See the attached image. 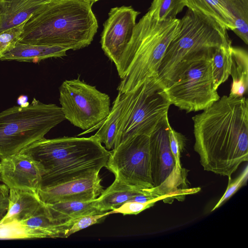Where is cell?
I'll use <instances>...</instances> for the list:
<instances>
[{
  "mask_svg": "<svg viewBox=\"0 0 248 248\" xmlns=\"http://www.w3.org/2000/svg\"><path fill=\"white\" fill-rule=\"evenodd\" d=\"M194 149L205 170L229 179L248 160V101L223 95L192 117Z\"/></svg>",
  "mask_w": 248,
  "mask_h": 248,
  "instance_id": "6da1fadb",
  "label": "cell"
},
{
  "mask_svg": "<svg viewBox=\"0 0 248 248\" xmlns=\"http://www.w3.org/2000/svg\"><path fill=\"white\" fill-rule=\"evenodd\" d=\"M87 0H50L26 21L18 42L77 50L92 42L98 27Z\"/></svg>",
  "mask_w": 248,
  "mask_h": 248,
  "instance_id": "7a4b0ae2",
  "label": "cell"
},
{
  "mask_svg": "<svg viewBox=\"0 0 248 248\" xmlns=\"http://www.w3.org/2000/svg\"><path fill=\"white\" fill-rule=\"evenodd\" d=\"M21 152L30 156L41 173L40 188L99 173L106 167L109 151L93 135L88 138H43Z\"/></svg>",
  "mask_w": 248,
  "mask_h": 248,
  "instance_id": "3957f363",
  "label": "cell"
},
{
  "mask_svg": "<svg viewBox=\"0 0 248 248\" xmlns=\"http://www.w3.org/2000/svg\"><path fill=\"white\" fill-rule=\"evenodd\" d=\"M180 20L159 21L146 13L136 23L117 70L118 92H131L146 79L157 77L162 60L180 29Z\"/></svg>",
  "mask_w": 248,
  "mask_h": 248,
  "instance_id": "277c9868",
  "label": "cell"
},
{
  "mask_svg": "<svg viewBox=\"0 0 248 248\" xmlns=\"http://www.w3.org/2000/svg\"><path fill=\"white\" fill-rule=\"evenodd\" d=\"M180 29L162 60L157 78L165 87L176 67L196 56L213 55L228 37L227 30L212 17L187 8Z\"/></svg>",
  "mask_w": 248,
  "mask_h": 248,
  "instance_id": "5b68a950",
  "label": "cell"
},
{
  "mask_svg": "<svg viewBox=\"0 0 248 248\" xmlns=\"http://www.w3.org/2000/svg\"><path fill=\"white\" fill-rule=\"evenodd\" d=\"M66 120L61 107L34 98L26 107L0 112V158L20 152Z\"/></svg>",
  "mask_w": 248,
  "mask_h": 248,
  "instance_id": "8992f818",
  "label": "cell"
},
{
  "mask_svg": "<svg viewBox=\"0 0 248 248\" xmlns=\"http://www.w3.org/2000/svg\"><path fill=\"white\" fill-rule=\"evenodd\" d=\"M122 94L123 106L114 148L134 136L151 135L168 119L171 105L157 77Z\"/></svg>",
  "mask_w": 248,
  "mask_h": 248,
  "instance_id": "52a82bcc",
  "label": "cell"
},
{
  "mask_svg": "<svg viewBox=\"0 0 248 248\" xmlns=\"http://www.w3.org/2000/svg\"><path fill=\"white\" fill-rule=\"evenodd\" d=\"M212 56L193 57L176 67L164 88L170 105L189 113L203 110L220 98L214 84Z\"/></svg>",
  "mask_w": 248,
  "mask_h": 248,
  "instance_id": "ba28073f",
  "label": "cell"
},
{
  "mask_svg": "<svg viewBox=\"0 0 248 248\" xmlns=\"http://www.w3.org/2000/svg\"><path fill=\"white\" fill-rule=\"evenodd\" d=\"M60 102L65 119L85 132L97 129L110 112V98L78 78L65 80L59 88Z\"/></svg>",
  "mask_w": 248,
  "mask_h": 248,
  "instance_id": "9c48e42d",
  "label": "cell"
},
{
  "mask_svg": "<svg viewBox=\"0 0 248 248\" xmlns=\"http://www.w3.org/2000/svg\"><path fill=\"white\" fill-rule=\"evenodd\" d=\"M106 167L120 182L143 189L154 187L150 135H137L121 142L109 151Z\"/></svg>",
  "mask_w": 248,
  "mask_h": 248,
  "instance_id": "30bf717a",
  "label": "cell"
},
{
  "mask_svg": "<svg viewBox=\"0 0 248 248\" xmlns=\"http://www.w3.org/2000/svg\"><path fill=\"white\" fill-rule=\"evenodd\" d=\"M169 120L150 135L151 176L154 190L159 196L174 193L191 194L193 189L186 188L187 172L176 168L169 142Z\"/></svg>",
  "mask_w": 248,
  "mask_h": 248,
  "instance_id": "8fae6325",
  "label": "cell"
},
{
  "mask_svg": "<svg viewBox=\"0 0 248 248\" xmlns=\"http://www.w3.org/2000/svg\"><path fill=\"white\" fill-rule=\"evenodd\" d=\"M140 13L131 6H122L110 9L103 25L101 47L106 55L119 68Z\"/></svg>",
  "mask_w": 248,
  "mask_h": 248,
  "instance_id": "7c38bea8",
  "label": "cell"
},
{
  "mask_svg": "<svg viewBox=\"0 0 248 248\" xmlns=\"http://www.w3.org/2000/svg\"><path fill=\"white\" fill-rule=\"evenodd\" d=\"M99 173L73 179L40 188L38 195L45 203L62 201H89L98 198L103 191Z\"/></svg>",
  "mask_w": 248,
  "mask_h": 248,
  "instance_id": "4fadbf2b",
  "label": "cell"
},
{
  "mask_svg": "<svg viewBox=\"0 0 248 248\" xmlns=\"http://www.w3.org/2000/svg\"><path fill=\"white\" fill-rule=\"evenodd\" d=\"M0 177L8 187L38 194L41 173L35 161L28 155L19 152L1 159Z\"/></svg>",
  "mask_w": 248,
  "mask_h": 248,
  "instance_id": "5bb4252c",
  "label": "cell"
},
{
  "mask_svg": "<svg viewBox=\"0 0 248 248\" xmlns=\"http://www.w3.org/2000/svg\"><path fill=\"white\" fill-rule=\"evenodd\" d=\"M43 203L37 193L10 188L8 209L0 220V224L26 220L31 217Z\"/></svg>",
  "mask_w": 248,
  "mask_h": 248,
  "instance_id": "9a60e30c",
  "label": "cell"
},
{
  "mask_svg": "<svg viewBox=\"0 0 248 248\" xmlns=\"http://www.w3.org/2000/svg\"><path fill=\"white\" fill-rule=\"evenodd\" d=\"M141 194L159 196L154 193L153 188H141L115 179L112 184L104 190L101 195L94 200V206L102 213L108 212L120 207Z\"/></svg>",
  "mask_w": 248,
  "mask_h": 248,
  "instance_id": "2e32d148",
  "label": "cell"
},
{
  "mask_svg": "<svg viewBox=\"0 0 248 248\" xmlns=\"http://www.w3.org/2000/svg\"><path fill=\"white\" fill-rule=\"evenodd\" d=\"M50 0H1L0 32L27 20Z\"/></svg>",
  "mask_w": 248,
  "mask_h": 248,
  "instance_id": "e0dca14e",
  "label": "cell"
},
{
  "mask_svg": "<svg viewBox=\"0 0 248 248\" xmlns=\"http://www.w3.org/2000/svg\"><path fill=\"white\" fill-rule=\"evenodd\" d=\"M68 50L58 46L25 44L17 42L15 47L6 53L0 61H16L37 62L50 58L62 57Z\"/></svg>",
  "mask_w": 248,
  "mask_h": 248,
  "instance_id": "ac0fdd59",
  "label": "cell"
},
{
  "mask_svg": "<svg viewBox=\"0 0 248 248\" xmlns=\"http://www.w3.org/2000/svg\"><path fill=\"white\" fill-rule=\"evenodd\" d=\"M94 200L62 201L45 204L51 218L59 224H63L81 216L103 213L95 207Z\"/></svg>",
  "mask_w": 248,
  "mask_h": 248,
  "instance_id": "d6986e66",
  "label": "cell"
},
{
  "mask_svg": "<svg viewBox=\"0 0 248 248\" xmlns=\"http://www.w3.org/2000/svg\"><path fill=\"white\" fill-rule=\"evenodd\" d=\"M230 76L232 82L229 95L244 96L248 87V55L245 49L232 46Z\"/></svg>",
  "mask_w": 248,
  "mask_h": 248,
  "instance_id": "ffe728a7",
  "label": "cell"
},
{
  "mask_svg": "<svg viewBox=\"0 0 248 248\" xmlns=\"http://www.w3.org/2000/svg\"><path fill=\"white\" fill-rule=\"evenodd\" d=\"M122 106L123 94L118 92L108 115L99 126L98 131L94 135L101 143L104 144L108 150L113 149L115 147Z\"/></svg>",
  "mask_w": 248,
  "mask_h": 248,
  "instance_id": "44dd1931",
  "label": "cell"
},
{
  "mask_svg": "<svg viewBox=\"0 0 248 248\" xmlns=\"http://www.w3.org/2000/svg\"><path fill=\"white\" fill-rule=\"evenodd\" d=\"M60 237L56 232L30 226L21 221L14 220L0 224V239H25Z\"/></svg>",
  "mask_w": 248,
  "mask_h": 248,
  "instance_id": "7402d4cb",
  "label": "cell"
},
{
  "mask_svg": "<svg viewBox=\"0 0 248 248\" xmlns=\"http://www.w3.org/2000/svg\"><path fill=\"white\" fill-rule=\"evenodd\" d=\"M188 9L209 16L227 30L233 31V20L220 0H186Z\"/></svg>",
  "mask_w": 248,
  "mask_h": 248,
  "instance_id": "603a6c76",
  "label": "cell"
},
{
  "mask_svg": "<svg viewBox=\"0 0 248 248\" xmlns=\"http://www.w3.org/2000/svg\"><path fill=\"white\" fill-rule=\"evenodd\" d=\"M232 47V41L228 36L212 56V72L216 89L217 90L230 75Z\"/></svg>",
  "mask_w": 248,
  "mask_h": 248,
  "instance_id": "cb8c5ba5",
  "label": "cell"
},
{
  "mask_svg": "<svg viewBox=\"0 0 248 248\" xmlns=\"http://www.w3.org/2000/svg\"><path fill=\"white\" fill-rule=\"evenodd\" d=\"M233 20V31L248 44V0H220Z\"/></svg>",
  "mask_w": 248,
  "mask_h": 248,
  "instance_id": "d4e9b609",
  "label": "cell"
},
{
  "mask_svg": "<svg viewBox=\"0 0 248 248\" xmlns=\"http://www.w3.org/2000/svg\"><path fill=\"white\" fill-rule=\"evenodd\" d=\"M186 7V0H153L147 13L157 21L176 18V16Z\"/></svg>",
  "mask_w": 248,
  "mask_h": 248,
  "instance_id": "484cf974",
  "label": "cell"
},
{
  "mask_svg": "<svg viewBox=\"0 0 248 248\" xmlns=\"http://www.w3.org/2000/svg\"><path fill=\"white\" fill-rule=\"evenodd\" d=\"M185 197V195L181 193H174L167 194L158 196L150 201L146 202H141L136 201H128L120 207L110 210L111 214L119 213L123 215H137L145 209L153 206L155 202L163 200L164 202H170L172 199H182Z\"/></svg>",
  "mask_w": 248,
  "mask_h": 248,
  "instance_id": "4316f807",
  "label": "cell"
},
{
  "mask_svg": "<svg viewBox=\"0 0 248 248\" xmlns=\"http://www.w3.org/2000/svg\"><path fill=\"white\" fill-rule=\"evenodd\" d=\"M110 214V211H108L101 214L83 215L69 220L71 226L65 232L64 238L68 237L70 235L90 226L99 223Z\"/></svg>",
  "mask_w": 248,
  "mask_h": 248,
  "instance_id": "83f0119b",
  "label": "cell"
},
{
  "mask_svg": "<svg viewBox=\"0 0 248 248\" xmlns=\"http://www.w3.org/2000/svg\"><path fill=\"white\" fill-rule=\"evenodd\" d=\"M27 21L17 26L0 32V60L6 53L12 50L19 41L24 26Z\"/></svg>",
  "mask_w": 248,
  "mask_h": 248,
  "instance_id": "f1b7e54d",
  "label": "cell"
},
{
  "mask_svg": "<svg viewBox=\"0 0 248 248\" xmlns=\"http://www.w3.org/2000/svg\"><path fill=\"white\" fill-rule=\"evenodd\" d=\"M168 135L170 147L174 158L176 168L182 170L180 156L186 145V138L182 134L173 129L170 124L168 126Z\"/></svg>",
  "mask_w": 248,
  "mask_h": 248,
  "instance_id": "f546056e",
  "label": "cell"
},
{
  "mask_svg": "<svg viewBox=\"0 0 248 248\" xmlns=\"http://www.w3.org/2000/svg\"><path fill=\"white\" fill-rule=\"evenodd\" d=\"M248 169L247 166L242 173L236 178L231 182V179H229L228 186L226 191L222 197L216 204L211 211L220 206L226 201H227L240 187L246 183L248 180Z\"/></svg>",
  "mask_w": 248,
  "mask_h": 248,
  "instance_id": "4dcf8cb0",
  "label": "cell"
},
{
  "mask_svg": "<svg viewBox=\"0 0 248 248\" xmlns=\"http://www.w3.org/2000/svg\"><path fill=\"white\" fill-rule=\"evenodd\" d=\"M9 188L5 184L0 185V218L5 214L8 205Z\"/></svg>",
  "mask_w": 248,
  "mask_h": 248,
  "instance_id": "1f68e13d",
  "label": "cell"
},
{
  "mask_svg": "<svg viewBox=\"0 0 248 248\" xmlns=\"http://www.w3.org/2000/svg\"><path fill=\"white\" fill-rule=\"evenodd\" d=\"M17 103L19 105V106L24 107L29 105L28 102V97L26 95H21L19 96L17 100Z\"/></svg>",
  "mask_w": 248,
  "mask_h": 248,
  "instance_id": "d6a6232c",
  "label": "cell"
},
{
  "mask_svg": "<svg viewBox=\"0 0 248 248\" xmlns=\"http://www.w3.org/2000/svg\"><path fill=\"white\" fill-rule=\"evenodd\" d=\"M2 12V4L1 0H0V18L1 16Z\"/></svg>",
  "mask_w": 248,
  "mask_h": 248,
  "instance_id": "836d02e7",
  "label": "cell"
},
{
  "mask_svg": "<svg viewBox=\"0 0 248 248\" xmlns=\"http://www.w3.org/2000/svg\"><path fill=\"white\" fill-rule=\"evenodd\" d=\"M88 0V1H90L91 2H92L93 3L98 1V0Z\"/></svg>",
  "mask_w": 248,
  "mask_h": 248,
  "instance_id": "e575fe53",
  "label": "cell"
},
{
  "mask_svg": "<svg viewBox=\"0 0 248 248\" xmlns=\"http://www.w3.org/2000/svg\"><path fill=\"white\" fill-rule=\"evenodd\" d=\"M0 173H1V164L0 162V181H1V177H0Z\"/></svg>",
  "mask_w": 248,
  "mask_h": 248,
  "instance_id": "d590c367",
  "label": "cell"
}]
</instances>
